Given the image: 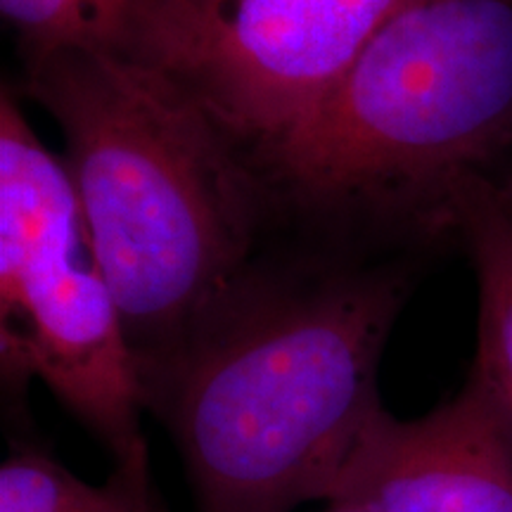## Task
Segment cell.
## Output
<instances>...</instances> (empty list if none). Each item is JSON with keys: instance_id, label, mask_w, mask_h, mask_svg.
I'll return each mask as SVG.
<instances>
[{"instance_id": "cell-1", "label": "cell", "mask_w": 512, "mask_h": 512, "mask_svg": "<svg viewBox=\"0 0 512 512\" xmlns=\"http://www.w3.org/2000/svg\"><path fill=\"white\" fill-rule=\"evenodd\" d=\"M408 278L392 268L242 275L169 354L140 368L197 512L325 501L370 415Z\"/></svg>"}, {"instance_id": "cell-2", "label": "cell", "mask_w": 512, "mask_h": 512, "mask_svg": "<svg viewBox=\"0 0 512 512\" xmlns=\"http://www.w3.org/2000/svg\"><path fill=\"white\" fill-rule=\"evenodd\" d=\"M138 370L245 275L259 219L247 155L190 91L136 57H27Z\"/></svg>"}, {"instance_id": "cell-3", "label": "cell", "mask_w": 512, "mask_h": 512, "mask_svg": "<svg viewBox=\"0 0 512 512\" xmlns=\"http://www.w3.org/2000/svg\"><path fill=\"white\" fill-rule=\"evenodd\" d=\"M512 145V0H411L256 162L294 200L446 226Z\"/></svg>"}, {"instance_id": "cell-4", "label": "cell", "mask_w": 512, "mask_h": 512, "mask_svg": "<svg viewBox=\"0 0 512 512\" xmlns=\"http://www.w3.org/2000/svg\"><path fill=\"white\" fill-rule=\"evenodd\" d=\"M0 347L5 370L41 377L117 470L150 475L138 363L72 176L8 91L0 100Z\"/></svg>"}, {"instance_id": "cell-5", "label": "cell", "mask_w": 512, "mask_h": 512, "mask_svg": "<svg viewBox=\"0 0 512 512\" xmlns=\"http://www.w3.org/2000/svg\"><path fill=\"white\" fill-rule=\"evenodd\" d=\"M411 0H166L136 60L181 83L256 164Z\"/></svg>"}, {"instance_id": "cell-6", "label": "cell", "mask_w": 512, "mask_h": 512, "mask_svg": "<svg viewBox=\"0 0 512 512\" xmlns=\"http://www.w3.org/2000/svg\"><path fill=\"white\" fill-rule=\"evenodd\" d=\"M325 501L366 512H512V425L472 373L418 420L370 415Z\"/></svg>"}, {"instance_id": "cell-7", "label": "cell", "mask_w": 512, "mask_h": 512, "mask_svg": "<svg viewBox=\"0 0 512 512\" xmlns=\"http://www.w3.org/2000/svg\"><path fill=\"white\" fill-rule=\"evenodd\" d=\"M446 226L463 233L477 271L479 344L472 373L512 425V190L496 178H475L456 192Z\"/></svg>"}, {"instance_id": "cell-8", "label": "cell", "mask_w": 512, "mask_h": 512, "mask_svg": "<svg viewBox=\"0 0 512 512\" xmlns=\"http://www.w3.org/2000/svg\"><path fill=\"white\" fill-rule=\"evenodd\" d=\"M166 0H0L27 57L86 50L138 57Z\"/></svg>"}, {"instance_id": "cell-9", "label": "cell", "mask_w": 512, "mask_h": 512, "mask_svg": "<svg viewBox=\"0 0 512 512\" xmlns=\"http://www.w3.org/2000/svg\"><path fill=\"white\" fill-rule=\"evenodd\" d=\"M0 512H169L150 475L117 470L110 482H81L36 451L15 453L0 467Z\"/></svg>"}, {"instance_id": "cell-10", "label": "cell", "mask_w": 512, "mask_h": 512, "mask_svg": "<svg viewBox=\"0 0 512 512\" xmlns=\"http://www.w3.org/2000/svg\"><path fill=\"white\" fill-rule=\"evenodd\" d=\"M325 512H366V510L349 508V505H330V510H325Z\"/></svg>"}]
</instances>
